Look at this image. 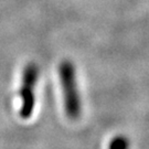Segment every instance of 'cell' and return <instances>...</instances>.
Listing matches in <instances>:
<instances>
[{"instance_id":"3957f363","label":"cell","mask_w":149,"mask_h":149,"mask_svg":"<svg viewBox=\"0 0 149 149\" xmlns=\"http://www.w3.org/2000/svg\"><path fill=\"white\" fill-rule=\"evenodd\" d=\"M129 139L122 135L114 137L108 145V149H129Z\"/></svg>"},{"instance_id":"6da1fadb","label":"cell","mask_w":149,"mask_h":149,"mask_svg":"<svg viewBox=\"0 0 149 149\" xmlns=\"http://www.w3.org/2000/svg\"><path fill=\"white\" fill-rule=\"evenodd\" d=\"M59 75L61 87L63 91L65 113L70 119L75 120L80 117L82 105H81V98L79 94V88H77L74 64L68 60L61 62L59 68Z\"/></svg>"},{"instance_id":"7a4b0ae2","label":"cell","mask_w":149,"mask_h":149,"mask_svg":"<svg viewBox=\"0 0 149 149\" xmlns=\"http://www.w3.org/2000/svg\"><path fill=\"white\" fill-rule=\"evenodd\" d=\"M38 79L39 68L34 63H29L23 70L21 87L19 88V97L21 101L19 115L22 119H29L33 113L36 105L34 87Z\"/></svg>"}]
</instances>
